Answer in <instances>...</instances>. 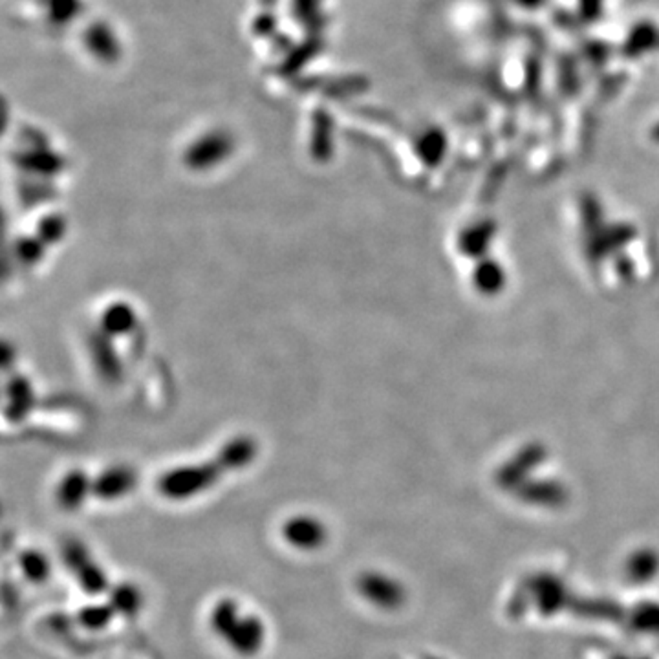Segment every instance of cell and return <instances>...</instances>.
<instances>
[{"instance_id":"4","label":"cell","mask_w":659,"mask_h":659,"mask_svg":"<svg viewBox=\"0 0 659 659\" xmlns=\"http://www.w3.org/2000/svg\"><path fill=\"white\" fill-rule=\"evenodd\" d=\"M114 610L110 606H88L81 612V621L85 622L87 629H106L108 622L113 621Z\"/></svg>"},{"instance_id":"2","label":"cell","mask_w":659,"mask_h":659,"mask_svg":"<svg viewBox=\"0 0 659 659\" xmlns=\"http://www.w3.org/2000/svg\"><path fill=\"white\" fill-rule=\"evenodd\" d=\"M280 535L291 549L301 554H315L328 540L326 526L310 515L289 517L282 524Z\"/></svg>"},{"instance_id":"3","label":"cell","mask_w":659,"mask_h":659,"mask_svg":"<svg viewBox=\"0 0 659 659\" xmlns=\"http://www.w3.org/2000/svg\"><path fill=\"white\" fill-rule=\"evenodd\" d=\"M19 568L22 571V575L29 580V582H46L52 575V566L50 561L45 554L37 552V549H26L19 555Z\"/></svg>"},{"instance_id":"1","label":"cell","mask_w":659,"mask_h":659,"mask_svg":"<svg viewBox=\"0 0 659 659\" xmlns=\"http://www.w3.org/2000/svg\"><path fill=\"white\" fill-rule=\"evenodd\" d=\"M226 646L237 655L253 657L264 648L266 643V625L256 613H242L233 622L229 632L222 638Z\"/></svg>"}]
</instances>
